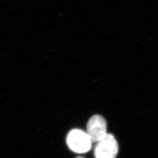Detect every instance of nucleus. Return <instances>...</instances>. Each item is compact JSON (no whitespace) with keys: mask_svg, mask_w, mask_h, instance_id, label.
Listing matches in <instances>:
<instances>
[{"mask_svg":"<svg viewBox=\"0 0 158 158\" xmlns=\"http://www.w3.org/2000/svg\"><path fill=\"white\" fill-rule=\"evenodd\" d=\"M91 139L83 130L73 129L68 134L66 142L70 150L78 153L87 152L91 148Z\"/></svg>","mask_w":158,"mask_h":158,"instance_id":"1","label":"nucleus"},{"mask_svg":"<svg viewBox=\"0 0 158 158\" xmlns=\"http://www.w3.org/2000/svg\"><path fill=\"white\" fill-rule=\"evenodd\" d=\"M118 152V142L111 134H107L104 139L98 142L94 149L96 158H115Z\"/></svg>","mask_w":158,"mask_h":158,"instance_id":"2","label":"nucleus"},{"mask_svg":"<svg viewBox=\"0 0 158 158\" xmlns=\"http://www.w3.org/2000/svg\"><path fill=\"white\" fill-rule=\"evenodd\" d=\"M87 133L92 141H101L107 135V122L100 115H94L87 124Z\"/></svg>","mask_w":158,"mask_h":158,"instance_id":"3","label":"nucleus"}]
</instances>
